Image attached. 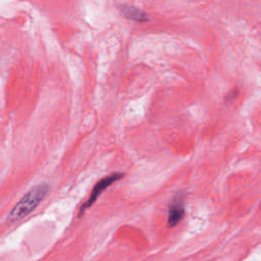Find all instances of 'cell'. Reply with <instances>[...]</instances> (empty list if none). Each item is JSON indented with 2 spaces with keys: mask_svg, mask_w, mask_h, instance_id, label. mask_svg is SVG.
Listing matches in <instances>:
<instances>
[{
  "mask_svg": "<svg viewBox=\"0 0 261 261\" xmlns=\"http://www.w3.org/2000/svg\"><path fill=\"white\" fill-rule=\"evenodd\" d=\"M49 191V187L46 182L39 184L30 190L10 210L7 215V220L10 222L18 221L21 218L29 215L35 210L41 201L45 198Z\"/></svg>",
  "mask_w": 261,
  "mask_h": 261,
  "instance_id": "1",
  "label": "cell"
},
{
  "mask_svg": "<svg viewBox=\"0 0 261 261\" xmlns=\"http://www.w3.org/2000/svg\"><path fill=\"white\" fill-rule=\"evenodd\" d=\"M121 177H123V173H121V172H114V173H112V174H110V175H108V176L102 178L100 181H98V182L95 185V187L93 188V190H92V192H91V194H90L88 200H87L84 204H82V206H81V208H80V210H79V216H81V215L85 212L86 209L90 208V207L95 203V201L98 199V197L100 196V194H101L108 186H110V185L113 184L114 181L120 179Z\"/></svg>",
  "mask_w": 261,
  "mask_h": 261,
  "instance_id": "2",
  "label": "cell"
},
{
  "mask_svg": "<svg viewBox=\"0 0 261 261\" xmlns=\"http://www.w3.org/2000/svg\"><path fill=\"white\" fill-rule=\"evenodd\" d=\"M185 215V208L182 205V201L180 198L175 199L170 207H169V211H168V225L170 227L175 226L184 217Z\"/></svg>",
  "mask_w": 261,
  "mask_h": 261,
  "instance_id": "3",
  "label": "cell"
},
{
  "mask_svg": "<svg viewBox=\"0 0 261 261\" xmlns=\"http://www.w3.org/2000/svg\"><path fill=\"white\" fill-rule=\"evenodd\" d=\"M123 13L128 18H132V19H135L138 21H145L147 19V15L144 12H142L136 8H133V7L123 8Z\"/></svg>",
  "mask_w": 261,
  "mask_h": 261,
  "instance_id": "4",
  "label": "cell"
}]
</instances>
